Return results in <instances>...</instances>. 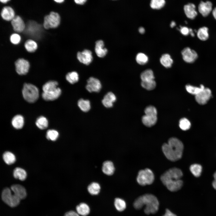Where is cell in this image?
Segmentation results:
<instances>
[{"mask_svg": "<svg viewBox=\"0 0 216 216\" xmlns=\"http://www.w3.org/2000/svg\"><path fill=\"white\" fill-rule=\"evenodd\" d=\"M2 198L6 204L12 207L18 205L21 200L10 189L8 188H5L3 190Z\"/></svg>", "mask_w": 216, "mask_h": 216, "instance_id": "6", "label": "cell"}, {"mask_svg": "<svg viewBox=\"0 0 216 216\" xmlns=\"http://www.w3.org/2000/svg\"><path fill=\"white\" fill-rule=\"evenodd\" d=\"M103 172L107 175H111L115 171V167L113 163L111 161H107L104 162L102 167Z\"/></svg>", "mask_w": 216, "mask_h": 216, "instance_id": "25", "label": "cell"}, {"mask_svg": "<svg viewBox=\"0 0 216 216\" xmlns=\"http://www.w3.org/2000/svg\"><path fill=\"white\" fill-rule=\"evenodd\" d=\"M214 180L212 183V185L214 188L216 190V171L214 174Z\"/></svg>", "mask_w": 216, "mask_h": 216, "instance_id": "49", "label": "cell"}, {"mask_svg": "<svg viewBox=\"0 0 216 216\" xmlns=\"http://www.w3.org/2000/svg\"><path fill=\"white\" fill-rule=\"evenodd\" d=\"M143 206H146L144 211L146 214H154L158 210L159 202L154 195L147 194L138 197L134 203V208L137 209H141Z\"/></svg>", "mask_w": 216, "mask_h": 216, "instance_id": "3", "label": "cell"}, {"mask_svg": "<svg viewBox=\"0 0 216 216\" xmlns=\"http://www.w3.org/2000/svg\"><path fill=\"white\" fill-rule=\"evenodd\" d=\"M58 83L55 81H50L44 84L42 87L43 92H47L55 90L58 87Z\"/></svg>", "mask_w": 216, "mask_h": 216, "instance_id": "28", "label": "cell"}, {"mask_svg": "<svg viewBox=\"0 0 216 216\" xmlns=\"http://www.w3.org/2000/svg\"><path fill=\"white\" fill-rule=\"evenodd\" d=\"M100 188V186L99 183L96 182H93L88 185L87 188V190L90 194L94 195L99 194Z\"/></svg>", "mask_w": 216, "mask_h": 216, "instance_id": "30", "label": "cell"}, {"mask_svg": "<svg viewBox=\"0 0 216 216\" xmlns=\"http://www.w3.org/2000/svg\"><path fill=\"white\" fill-rule=\"evenodd\" d=\"M75 2L78 4H83L86 1V0H75Z\"/></svg>", "mask_w": 216, "mask_h": 216, "instance_id": "50", "label": "cell"}, {"mask_svg": "<svg viewBox=\"0 0 216 216\" xmlns=\"http://www.w3.org/2000/svg\"><path fill=\"white\" fill-rule=\"evenodd\" d=\"M212 4L209 1H201L198 5V10L203 17H206L212 10Z\"/></svg>", "mask_w": 216, "mask_h": 216, "instance_id": "14", "label": "cell"}, {"mask_svg": "<svg viewBox=\"0 0 216 216\" xmlns=\"http://www.w3.org/2000/svg\"><path fill=\"white\" fill-rule=\"evenodd\" d=\"M183 173L179 169L173 168L168 170L161 176L160 179L167 189L172 192L180 190L182 187L183 181L180 179Z\"/></svg>", "mask_w": 216, "mask_h": 216, "instance_id": "1", "label": "cell"}, {"mask_svg": "<svg viewBox=\"0 0 216 216\" xmlns=\"http://www.w3.org/2000/svg\"><path fill=\"white\" fill-rule=\"evenodd\" d=\"M212 96L211 90L208 88H205L200 93L195 96L196 101L200 105L206 104Z\"/></svg>", "mask_w": 216, "mask_h": 216, "instance_id": "10", "label": "cell"}, {"mask_svg": "<svg viewBox=\"0 0 216 216\" xmlns=\"http://www.w3.org/2000/svg\"><path fill=\"white\" fill-rule=\"evenodd\" d=\"M76 212L80 215L86 216L90 212V208L87 204L82 202L77 205L76 207Z\"/></svg>", "mask_w": 216, "mask_h": 216, "instance_id": "21", "label": "cell"}, {"mask_svg": "<svg viewBox=\"0 0 216 216\" xmlns=\"http://www.w3.org/2000/svg\"><path fill=\"white\" fill-rule=\"evenodd\" d=\"M185 88L187 91L189 93L195 96L204 89L205 88L202 85H201L199 87L190 85H187L186 86Z\"/></svg>", "mask_w": 216, "mask_h": 216, "instance_id": "31", "label": "cell"}, {"mask_svg": "<svg viewBox=\"0 0 216 216\" xmlns=\"http://www.w3.org/2000/svg\"><path fill=\"white\" fill-rule=\"evenodd\" d=\"M142 81L154 80V76L153 71L151 69H147L143 71L141 74Z\"/></svg>", "mask_w": 216, "mask_h": 216, "instance_id": "37", "label": "cell"}, {"mask_svg": "<svg viewBox=\"0 0 216 216\" xmlns=\"http://www.w3.org/2000/svg\"><path fill=\"white\" fill-rule=\"evenodd\" d=\"M116 100V97L115 95L113 93L110 92L104 96L102 102L105 107L110 108L112 106L113 103Z\"/></svg>", "mask_w": 216, "mask_h": 216, "instance_id": "19", "label": "cell"}, {"mask_svg": "<svg viewBox=\"0 0 216 216\" xmlns=\"http://www.w3.org/2000/svg\"><path fill=\"white\" fill-rule=\"evenodd\" d=\"M139 31L140 33L142 34L144 33L145 30L142 27H140L139 29Z\"/></svg>", "mask_w": 216, "mask_h": 216, "instance_id": "52", "label": "cell"}, {"mask_svg": "<svg viewBox=\"0 0 216 216\" xmlns=\"http://www.w3.org/2000/svg\"><path fill=\"white\" fill-rule=\"evenodd\" d=\"M163 216H177L176 214L172 213L168 209H166L165 214Z\"/></svg>", "mask_w": 216, "mask_h": 216, "instance_id": "48", "label": "cell"}, {"mask_svg": "<svg viewBox=\"0 0 216 216\" xmlns=\"http://www.w3.org/2000/svg\"><path fill=\"white\" fill-rule=\"evenodd\" d=\"M145 115L157 116V112L156 108L154 106H147L145 110Z\"/></svg>", "mask_w": 216, "mask_h": 216, "instance_id": "45", "label": "cell"}, {"mask_svg": "<svg viewBox=\"0 0 216 216\" xmlns=\"http://www.w3.org/2000/svg\"><path fill=\"white\" fill-rule=\"evenodd\" d=\"M64 216H80L76 212L71 211L66 213Z\"/></svg>", "mask_w": 216, "mask_h": 216, "instance_id": "47", "label": "cell"}, {"mask_svg": "<svg viewBox=\"0 0 216 216\" xmlns=\"http://www.w3.org/2000/svg\"><path fill=\"white\" fill-rule=\"evenodd\" d=\"M195 9V5L192 3H189L184 6V12L188 18L193 20L196 17L197 15V13Z\"/></svg>", "mask_w": 216, "mask_h": 216, "instance_id": "18", "label": "cell"}, {"mask_svg": "<svg viewBox=\"0 0 216 216\" xmlns=\"http://www.w3.org/2000/svg\"><path fill=\"white\" fill-rule=\"evenodd\" d=\"M190 34L192 37L194 36V34L193 32V31L191 28H190Z\"/></svg>", "mask_w": 216, "mask_h": 216, "instance_id": "56", "label": "cell"}, {"mask_svg": "<svg viewBox=\"0 0 216 216\" xmlns=\"http://www.w3.org/2000/svg\"><path fill=\"white\" fill-rule=\"evenodd\" d=\"M10 1V0H0V2L2 3L5 4L8 2H9Z\"/></svg>", "mask_w": 216, "mask_h": 216, "instance_id": "53", "label": "cell"}, {"mask_svg": "<svg viewBox=\"0 0 216 216\" xmlns=\"http://www.w3.org/2000/svg\"><path fill=\"white\" fill-rule=\"evenodd\" d=\"M54 1L56 2L59 4L62 3L64 1V0H54Z\"/></svg>", "mask_w": 216, "mask_h": 216, "instance_id": "55", "label": "cell"}, {"mask_svg": "<svg viewBox=\"0 0 216 216\" xmlns=\"http://www.w3.org/2000/svg\"><path fill=\"white\" fill-rule=\"evenodd\" d=\"M190 170L191 173L194 176L198 177L201 175L202 168L200 164H194L190 166Z\"/></svg>", "mask_w": 216, "mask_h": 216, "instance_id": "36", "label": "cell"}, {"mask_svg": "<svg viewBox=\"0 0 216 216\" xmlns=\"http://www.w3.org/2000/svg\"><path fill=\"white\" fill-rule=\"evenodd\" d=\"M24 46L26 50L30 53L35 52L38 48V45L36 42L31 39H28L25 41Z\"/></svg>", "mask_w": 216, "mask_h": 216, "instance_id": "24", "label": "cell"}, {"mask_svg": "<svg viewBox=\"0 0 216 216\" xmlns=\"http://www.w3.org/2000/svg\"><path fill=\"white\" fill-rule=\"evenodd\" d=\"M154 178L152 171L150 169L146 168L139 171L136 180L139 184L145 186L152 184L154 181Z\"/></svg>", "mask_w": 216, "mask_h": 216, "instance_id": "7", "label": "cell"}, {"mask_svg": "<svg viewBox=\"0 0 216 216\" xmlns=\"http://www.w3.org/2000/svg\"><path fill=\"white\" fill-rule=\"evenodd\" d=\"M136 59L137 63L141 65L145 64L148 60L147 56L142 53H138L136 56Z\"/></svg>", "mask_w": 216, "mask_h": 216, "instance_id": "43", "label": "cell"}, {"mask_svg": "<svg viewBox=\"0 0 216 216\" xmlns=\"http://www.w3.org/2000/svg\"><path fill=\"white\" fill-rule=\"evenodd\" d=\"M61 18L59 14L54 11L50 12L49 14L44 16V18L43 26L46 30L55 28L59 25Z\"/></svg>", "mask_w": 216, "mask_h": 216, "instance_id": "5", "label": "cell"}, {"mask_svg": "<svg viewBox=\"0 0 216 216\" xmlns=\"http://www.w3.org/2000/svg\"><path fill=\"white\" fill-rule=\"evenodd\" d=\"M66 79L70 83L73 84L78 81L79 79V75L75 71L69 72L66 75Z\"/></svg>", "mask_w": 216, "mask_h": 216, "instance_id": "38", "label": "cell"}, {"mask_svg": "<svg viewBox=\"0 0 216 216\" xmlns=\"http://www.w3.org/2000/svg\"><path fill=\"white\" fill-rule=\"evenodd\" d=\"M160 61L161 64L166 68L171 67L173 62L170 56L167 54L163 55L160 58Z\"/></svg>", "mask_w": 216, "mask_h": 216, "instance_id": "32", "label": "cell"}, {"mask_svg": "<svg viewBox=\"0 0 216 216\" xmlns=\"http://www.w3.org/2000/svg\"><path fill=\"white\" fill-rule=\"evenodd\" d=\"M11 123L14 128L17 129H21L24 124V119L21 115H17L12 118Z\"/></svg>", "mask_w": 216, "mask_h": 216, "instance_id": "22", "label": "cell"}, {"mask_svg": "<svg viewBox=\"0 0 216 216\" xmlns=\"http://www.w3.org/2000/svg\"><path fill=\"white\" fill-rule=\"evenodd\" d=\"M11 25L14 31L15 32L20 33L24 31L26 25L22 17L18 15H15L10 22Z\"/></svg>", "mask_w": 216, "mask_h": 216, "instance_id": "11", "label": "cell"}, {"mask_svg": "<svg viewBox=\"0 0 216 216\" xmlns=\"http://www.w3.org/2000/svg\"><path fill=\"white\" fill-rule=\"evenodd\" d=\"M61 89L58 87L55 90L47 92H43L42 94L43 98L46 101H51L57 99L61 93Z\"/></svg>", "mask_w": 216, "mask_h": 216, "instance_id": "17", "label": "cell"}, {"mask_svg": "<svg viewBox=\"0 0 216 216\" xmlns=\"http://www.w3.org/2000/svg\"><path fill=\"white\" fill-rule=\"evenodd\" d=\"M77 104L80 110L84 112L88 111L91 108L90 102L87 100L81 99L78 101Z\"/></svg>", "mask_w": 216, "mask_h": 216, "instance_id": "34", "label": "cell"}, {"mask_svg": "<svg viewBox=\"0 0 216 216\" xmlns=\"http://www.w3.org/2000/svg\"><path fill=\"white\" fill-rule=\"evenodd\" d=\"M165 1L164 0H152L151 1L150 6L154 9H160L165 5Z\"/></svg>", "mask_w": 216, "mask_h": 216, "instance_id": "42", "label": "cell"}, {"mask_svg": "<svg viewBox=\"0 0 216 216\" xmlns=\"http://www.w3.org/2000/svg\"><path fill=\"white\" fill-rule=\"evenodd\" d=\"M181 53L184 60L189 63L194 62L198 57L196 52L188 47L184 48L182 50Z\"/></svg>", "mask_w": 216, "mask_h": 216, "instance_id": "9", "label": "cell"}, {"mask_svg": "<svg viewBox=\"0 0 216 216\" xmlns=\"http://www.w3.org/2000/svg\"><path fill=\"white\" fill-rule=\"evenodd\" d=\"M15 12L14 9L10 6L4 7L2 9L1 16L5 21H11L15 16Z\"/></svg>", "mask_w": 216, "mask_h": 216, "instance_id": "15", "label": "cell"}, {"mask_svg": "<svg viewBox=\"0 0 216 216\" xmlns=\"http://www.w3.org/2000/svg\"><path fill=\"white\" fill-rule=\"evenodd\" d=\"M179 31L181 34L184 36H187L190 34V28L186 26H181Z\"/></svg>", "mask_w": 216, "mask_h": 216, "instance_id": "46", "label": "cell"}, {"mask_svg": "<svg viewBox=\"0 0 216 216\" xmlns=\"http://www.w3.org/2000/svg\"><path fill=\"white\" fill-rule=\"evenodd\" d=\"M13 175L15 178L22 181L26 179L27 174L26 171L24 169L17 167L14 170Z\"/></svg>", "mask_w": 216, "mask_h": 216, "instance_id": "23", "label": "cell"}, {"mask_svg": "<svg viewBox=\"0 0 216 216\" xmlns=\"http://www.w3.org/2000/svg\"><path fill=\"white\" fill-rule=\"evenodd\" d=\"M157 120V116H143L142 118V121L143 124L148 127H151L154 125Z\"/></svg>", "mask_w": 216, "mask_h": 216, "instance_id": "26", "label": "cell"}, {"mask_svg": "<svg viewBox=\"0 0 216 216\" xmlns=\"http://www.w3.org/2000/svg\"><path fill=\"white\" fill-rule=\"evenodd\" d=\"M59 136L58 132L54 129H49L46 133V139L52 141H55L57 140Z\"/></svg>", "mask_w": 216, "mask_h": 216, "instance_id": "39", "label": "cell"}, {"mask_svg": "<svg viewBox=\"0 0 216 216\" xmlns=\"http://www.w3.org/2000/svg\"><path fill=\"white\" fill-rule=\"evenodd\" d=\"M35 124L36 126L41 130L46 129L48 125L47 119L43 116H40L38 117L36 120Z\"/></svg>", "mask_w": 216, "mask_h": 216, "instance_id": "33", "label": "cell"}, {"mask_svg": "<svg viewBox=\"0 0 216 216\" xmlns=\"http://www.w3.org/2000/svg\"><path fill=\"white\" fill-rule=\"evenodd\" d=\"M141 85L144 88L148 90H151L155 88L156 83L154 80L142 81Z\"/></svg>", "mask_w": 216, "mask_h": 216, "instance_id": "40", "label": "cell"}, {"mask_svg": "<svg viewBox=\"0 0 216 216\" xmlns=\"http://www.w3.org/2000/svg\"><path fill=\"white\" fill-rule=\"evenodd\" d=\"M179 125L180 128L182 130H186L190 128L191 127V123L188 119L184 118L180 120Z\"/></svg>", "mask_w": 216, "mask_h": 216, "instance_id": "41", "label": "cell"}, {"mask_svg": "<svg viewBox=\"0 0 216 216\" xmlns=\"http://www.w3.org/2000/svg\"><path fill=\"white\" fill-rule=\"evenodd\" d=\"M22 93L24 99L30 103H33L35 102L39 97L38 88L32 84H24Z\"/></svg>", "mask_w": 216, "mask_h": 216, "instance_id": "4", "label": "cell"}, {"mask_svg": "<svg viewBox=\"0 0 216 216\" xmlns=\"http://www.w3.org/2000/svg\"><path fill=\"white\" fill-rule=\"evenodd\" d=\"M184 146L182 142L176 137H172L167 143L164 144L162 150L166 157L169 160L175 161L182 157Z\"/></svg>", "mask_w": 216, "mask_h": 216, "instance_id": "2", "label": "cell"}, {"mask_svg": "<svg viewBox=\"0 0 216 216\" xmlns=\"http://www.w3.org/2000/svg\"><path fill=\"white\" fill-rule=\"evenodd\" d=\"M114 205L116 210L119 212L123 211L126 207L125 201L119 198H117L115 199Z\"/></svg>", "mask_w": 216, "mask_h": 216, "instance_id": "35", "label": "cell"}, {"mask_svg": "<svg viewBox=\"0 0 216 216\" xmlns=\"http://www.w3.org/2000/svg\"><path fill=\"white\" fill-rule=\"evenodd\" d=\"M10 41L12 44L16 45L21 41V37L20 35L17 33H13L10 37Z\"/></svg>", "mask_w": 216, "mask_h": 216, "instance_id": "44", "label": "cell"}, {"mask_svg": "<svg viewBox=\"0 0 216 216\" xmlns=\"http://www.w3.org/2000/svg\"><path fill=\"white\" fill-rule=\"evenodd\" d=\"M101 88V84L98 79L92 77L87 80L86 88L89 92H98Z\"/></svg>", "mask_w": 216, "mask_h": 216, "instance_id": "12", "label": "cell"}, {"mask_svg": "<svg viewBox=\"0 0 216 216\" xmlns=\"http://www.w3.org/2000/svg\"><path fill=\"white\" fill-rule=\"evenodd\" d=\"M16 71L20 75H24L28 72L30 64L27 60L23 58L17 59L15 62Z\"/></svg>", "mask_w": 216, "mask_h": 216, "instance_id": "8", "label": "cell"}, {"mask_svg": "<svg viewBox=\"0 0 216 216\" xmlns=\"http://www.w3.org/2000/svg\"><path fill=\"white\" fill-rule=\"evenodd\" d=\"M95 52L97 56L100 58L104 57L107 52V49L104 47V44L102 40H98L96 42Z\"/></svg>", "mask_w": 216, "mask_h": 216, "instance_id": "20", "label": "cell"}, {"mask_svg": "<svg viewBox=\"0 0 216 216\" xmlns=\"http://www.w3.org/2000/svg\"><path fill=\"white\" fill-rule=\"evenodd\" d=\"M10 189L20 200L24 199L26 197L27 195L26 189L22 185L14 184L11 186Z\"/></svg>", "mask_w": 216, "mask_h": 216, "instance_id": "16", "label": "cell"}, {"mask_svg": "<svg viewBox=\"0 0 216 216\" xmlns=\"http://www.w3.org/2000/svg\"><path fill=\"white\" fill-rule=\"evenodd\" d=\"M208 28L205 26L199 29L197 32V35L199 39L202 41L207 40L209 38Z\"/></svg>", "mask_w": 216, "mask_h": 216, "instance_id": "29", "label": "cell"}, {"mask_svg": "<svg viewBox=\"0 0 216 216\" xmlns=\"http://www.w3.org/2000/svg\"><path fill=\"white\" fill-rule=\"evenodd\" d=\"M212 14L214 18L216 20V7L212 10Z\"/></svg>", "mask_w": 216, "mask_h": 216, "instance_id": "51", "label": "cell"}, {"mask_svg": "<svg viewBox=\"0 0 216 216\" xmlns=\"http://www.w3.org/2000/svg\"><path fill=\"white\" fill-rule=\"evenodd\" d=\"M77 57L80 62L86 65L89 64L93 59L92 52L88 50H85L82 52H78Z\"/></svg>", "mask_w": 216, "mask_h": 216, "instance_id": "13", "label": "cell"}, {"mask_svg": "<svg viewBox=\"0 0 216 216\" xmlns=\"http://www.w3.org/2000/svg\"><path fill=\"white\" fill-rule=\"evenodd\" d=\"M2 157L4 162L8 165L13 164L16 160L15 155L9 151L5 152L3 154Z\"/></svg>", "mask_w": 216, "mask_h": 216, "instance_id": "27", "label": "cell"}, {"mask_svg": "<svg viewBox=\"0 0 216 216\" xmlns=\"http://www.w3.org/2000/svg\"><path fill=\"white\" fill-rule=\"evenodd\" d=\"M176 25V22L174 21H172L171 23L170 26L171 28H173Z\"/></svg>", "mask_w": 216, "mask_h": 216, "instance_id": "54", "label": "cell"}]
</instances>
